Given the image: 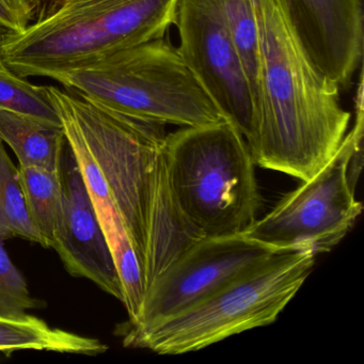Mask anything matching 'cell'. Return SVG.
Returning <instances> with one entry per match:
<instances>
[{"label": "cell", "mask_w": 364, "mask_h": 364, "mask_svg": "<svg viewBox=\"0 0 364 364\" xmlns=\"http://www.w3.org/2000/svg\"><path fill=\"white\" fill-rule=\"evenodd\" d=\"M107 349V345L97 338L52 328L43 319L33 315H0V353L40 350L97 355L105 353Z\"/></svg>", "instance_id": "cell-13"}, {"label": "cell", "mask_w": 364, "mask_h": 364, "mask_svg": "<svg viewBox=\"0 0 364 364\" xmlns=\"http://www.w3.org/2000/svg\"><path fill=\"white\" fill-rule=\"evenodd\" d=\"M36 11V0H0V31L21 33L33 22Z\"/></svg>", "instance_id": "cell-20"}, {"label": "cell", "mask_w": 364, "mask_h": 364, "mask_svg": "<svg viewBox=\"0 0 364 364\" xmlns=\"http://www.w3.org/2000/svg\"><path fill=\"white\" fill-rule=\"evenodd\" d=\"M67 90L123 116L161 125L225 120L165 37L137 44L53 76Z\"/></svg>", "instance_id": "cell-5"}, {"label": "cell", "mask_w": 364, "mask_h": 364, "mask_svg": "<svg viewBox=\"0 0 364 364\" xmlns=\"http://www.w3.org/2000/svg\"><path fill=\"white\" fill-rule=\"evenodd\" d=\"M18 169L31 220L43 237L46 248H52L63 212L60 170L23 166H18Z\"/></svg>", "instance_id": "cell-14"}, {"label": "cell", "mask_w": 364, "mask_h": 364, "mask_svg": "<svg viewBox=\"0 0 364 364\" xmlns=\"http://www.w3.org/2000/svg\"><path fill=\"white\" fill-rule=\"evenodd\" d=\"M0 108L61 127L48 88L31 84L6 65L0 68Z\"/></svg>", "instance_id": "cell-18"}, {"label": "cell", "mask_w": 364, "mask_h": 364, "mask_svg": "<svg viewBox=\"0 0 364 364\" xmlns=\"http://www.w3.org/2000/svg\"><path fill=\"white\" fill-rule=\"evenodd\" d=\"M46 88L97 215H119L144 270L151 214L168 180L165 125L123 116L70 90Z\"/></svg>", "instance_id": "cell-2"}, {"label": "cell", "mask_w": 364, "mask_h": 364, "mask_svg": "<svg viewBox=\"0 0 364 364\" xmlns=\"http://www.w3.org/2000/svg\"><path fill=\"white\" fill-rule=\"evenodd\" d=\"M223 14L232 39L250 82L257 110V87L259 75V28L255 0H220Z\"/></svg>", "instance_id": "cell-17"}, {"label": "cell", "mask_w": 364, "mask_h": 364, "mask_svg": "<svg viewBox=\"0 0 364 364\" xmlns=\"http://www.w3.org/2000/svg\"><path fill=\"white\" fill-rule=\"evenodd\" d=\"M1 31H0V39H1ZM5 67V63H3V60H1V57H0V68Z\"/></svg>", "instance_id": "cell-22"}, {"label": "cell", "mask_w": 364, "mask_h": 364, "mask_svg": "<svg viewBox=\"0 0 364 364\" xmlns=\"http://www.w3.org/2000/svg\"><path fill=\"white\" fill-rule=\"evenodd\" d=\"M46 0H36V4H37V9L39 8L40 5H42V4L46 3Z\"/></svg>", "instance_id": "cell-21"}, {"label": "cell", "mask_w": 364, "mask_h": 364, "mask_svg": "<svg viewBox=\"0 0 364 364\" xmlns=\"http://www.w3.org/2000/svg\"><path fill=\"white\" fill-rule=\"evenodd\" d=\"M5 242L0 238V315L23 316L27 311L46 304L31 296L26 279L6 250Z\"/></svg>", "instance_id": "cell-19"}, {"label": "cell", "mask_w": 364, "mask_h": 364, "mask_svg": "<svg viewBox=\"0 0 364 364\" xmlns=\"http://www.w3.org/2000/svg\"><path fill=\"white\" fill-rule=\"evenodd\" d=\"M355 100V121L340 149L314 178L302 182L245 235L280 251L330 252L353 229L362 213L351 186V156L363 141V75Z\"/></svg>", "instance_id": "cell-7"}, {"label": "cell", "mask_w": 364, "mask_h": 364, "mask_svg": "<svg viewBox=\"0 0 364 364\" xmlns=\"http://www.w3.org/2000/svg\"><path fill=\"white\" fill-rule=\"evenodd\" d=\"M16 237L46 247L27 208L20 169L0 140V238L7 240Z\"/></svg>", "instance_id": "cell-16"}, {"label": "cell", "mask_w": 364, "mask_h": 364, "mask_svg": "<svg viewBox=\"0 0 364 364\" xmlns=\"http://www.w3.org/2000/svg\"><path fill=\"white\" fill-rule=\"evenodd\" d=\"M173 25L181 56L252 152L257 139L255 99L220 0H178Z\"/></svg>", "instance_id": "cell-8"}, {"label": "cell", "mask_w": 364, "mask_h": 364, "mask_svg": "<svg viewBox=\"0 0 364 364\" xmlns=\"http://www.w3.org/2000/svg\"><path fill=\"white\" fill-rule=\"evenodd\" d=\"M60 173L63 218L52 248L57 251L70 274L92 281L122 302V287L109 244L80 166L68 144Z\"/></svg>", "instance_id": "cell-11"}, {"label": "cell", "mask_w": 364, "mask_h": 364, "mask_svg": "<svg viewBox=\"0 0 364 364\" xmlns=\"http://www.w3.org/2000/svg\"><path fill=\"white\" fill-rule=\"evenodd\" d=\"M165 156L174 198L204 237L245 235L262 198L246 139L228 120L167 134Z\"/></svg>", "instance_id": "cell-4"}, {"label": "cell", "mask_w": 364, "mask_h": 364, "mask_svg": "<svg viewBox=\"0 0 364 364\" xmlns=\"http://www.w3.org/2000/svg\"><path fill=\"white\" fill-rule=\"evenodd\" d=\"M259 28L255 165L314 178L338 152L350 112L340 88L311 63L279 0H255Z\"/></svg>", "instance_id": "cell-1"}, {"label": "cell", "mask_w": 364, "mask_h": 364, "mask_svg": "<svg viewBox=\"0 0 364 364\" xmlns=\"http://www.w3.org/2000/svg\"><path fill=\"white\" fill-rule=\"evenodd\" d=\"M99 219L109 244L122 287V304L129 313V323H133L139 316L146 291L141 263L119 215L110 212L102 215Z\"/></svg>", "instance_id": "cell-15"}, {"label": "cell", "mask_w": 364, "mask_h": 364, "mask_svg": "<svg viewBox=\"0 0 364 364\" xmlns=\"http://www.w3.org/2000/svg\"><path fill=\"white\" fill-rule=\"evenodd\" d=\"M278 252L246 235L201 238L155 279L139 316L121 326L120 333L144 329L195 306Z\"/></svg>", "instance_id": "cell-9"}, {"label": "cell", "mask_w": 364, "mask_h": 364, "mask_svg": "<svg viewBox=\"0 0 364 364\" xmlns=\"http://www.w3.org/2000/svg\"><path fill=\"white\" fill-rule=\"evenodd\" d=\"M314 67L336 84H350L363 56L361 0H279Z\"/></svg>", "instance_id": "cell-10"}, {"label": "cell", "mask_w": 364, "mask_h": 364, "mask_svg": "<svg viewBox=\"0 0 364 364\" xmlns=\"http://www.w3.org/2000/svg\"><path fill=\"white\" fill-rule=\"evenodd\" d=\"M0 140L12 149L23 167L61 169L67 146L61 127L0 108Z\"/></svg>", "instance_id": "cell-12"}, {"label": "cell", "mask_w": 364, "mask_h": 364, "mask_svg": "<svg viewBox=\"0 0 364 364\" xmlns=\"http://www.w3.org/2000/svg\"><path fill=\"white\" fill-rule=\"evenodd\" d=\"M178 0H46L18 33H1L0 57L21 77L71 71L107 55L161 39Z\"/></svg>", "instance_id": "cell-3"}, {"label": "cell", "mask_w": 364, "mask_h": 364, "mask_svg": "<svg viewBox=\"0 0 364 364\" xmlns=\"http://www.w3.org/2000/svg\"><path fill=\"white\" fill-rule=\"evenodd\" d=\"M315 257L311 250L276 253L195 306L144 329L122 332L123 345L183 355L270 325L310 276Z\"/></svg>", "instance_id": "cell-6"}]
</instances>
